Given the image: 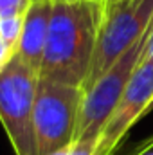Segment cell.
Instances as JSON below:
<instances>
[{
  "label": "cell",
  "instance_id": "obj_1",
  "mask_svg": "<svg viewBox=\"0 0 153 155\" xmlns=\"http://www.w3.org/2000/svg\"><path fill=\"white\" fill-rule=\"evenodd\" d=\"M105 5L106 2L96 0H52L40 79L83 88L92 67Z\"/></svg>",
  "mask_w": 153,
  "mask_h": 155
},
{
  "label": "cell",
  "instance_id": "obj_2",
  "mask_svg": "<svg viewBox=\"0 0 153 155\" xmlns=\"http://www.w3.org/2000/svg\"><path fill=\"white\" fill-rule=\"evenodd\" d=\"M151 29L153 24L105 74H101L86 90H83L85 96H83L81 110H79V117H77L74 141L99 139L101 130L105 128V124L115 110L126 85L130 83L132 76L135 74L137 67L141 65V61L144 58Z\"/></svg>",
  "mask_w": 153,
  "mask_h": 155
},
{
  "label": "cell",
  "instance_id": "obj_3",
  "mask_svg": "<svg viewBox=\"0 0 153 155\" xmlns=\"http://www.w3.org/2000/svg\"><path fill=\"white\" fill-rule=\"evenodd\" d=\"M40 74L15 56L0 72V123L16 155H38L34 141V99Z\"/></svg>",
  "mask_w": 153,
  "mask_h": 155
},
{
  "label": "cell",
  "instance_id": "obj_4",
  "mask_svg": "<svg viewBox=\"0 0 153 155\" xmlns=\"http://www.w3.org/2000/svg\"><path fill=\"white\" fill-rule=\"evenodd\" d=\"M153 24V0H106L86 90L141 38Z\"/></svg>",
  "mask_w": 153,
  "mask_h": 155
},
{
  "label": "cell",
  "instance_id": "obj_5",
  "mask_svg": "<svg viewBox=\"0 0 153 155\" xmlns=\"http://www.w3.org/2000/svg\"><path fill=\"white\" fill-rule=\"evenodd\" d=\"M83 96L85 92L81 87L38 81L33 112L38 155L54 153L74 143Z\"/></svg>",
  "mask_w": 153,
  "mask_h": 155
},
{
  "label": "cell",
  "instance_id": "obj_6",
  "mask_svg": "<svg viewBox=\"0 0 153 155\" xmlns=\"http://www.w3.org/2000/svg\"><path fill=\"white\" fill-rule=\"evenodd\" d=\"M153 103V63L141 61L130 83L126 85L115 110L106 121L97 139L96 155H114L128 130L150 112Z\"/></svg>",
  "mask_w": 153,
  "mask_h": 155
},
{
  "label": "cell",
  "instance_id": "obj_7",
  "mask_svg": "<svg viewBox=\"0 0 153 155\" xmlns=\"http://www.w3.org/2000/svg\"><path fill=\"white\" fill-rule=\"evenodd\" d=\"M50 13H52V0H33L31 2L24 16V29H22V36L18 43V51H16V56L24 60L29 67H33L38 74L47 36H49Z\"/></svg>",
  "mask_w": 153,
  "mask_h": 155
},
{
  "label": "cell",
  "instance_id": "obj_8",
  "mask_svg": "<svg viewBox=\"0 0 153 155\" xmlns=\"http://www.w3.org/2000/svg\"><path fill=\"white\" fill-rule=\"evenodd\" d=\"M24 16L25 15L0 18V40H4L15 51H18V43H20L22 29H24Z\"/></svg>",
  "mask_w": 153,
  "mask_h": 155
},
{
  "label": "cell",
  "instance_id": "obj_9",
  "mask_svg": "<svg viewBox=\"0 0 153 155\" xmlns=\"http://www.w3.org/2000/svg\"><path fill=\"white\" fill-rule=\"evenodd\" d=\"M33 0H0V18L25 15Z\"/></svg>",
  "mask_w": 153,
  "mask_h": 155
},
{
  "label": "cell",
  "instance_id": "obj_10",
  "mask_svg": "<svg viewBox=\"0 0 153 155\" xmlns=\"http://www.w3.org/2000/svg\"><path fill=\"white\" fill-rule=\"evenodd\" d=\"M96 152H97V139H86V141H74L69 155H96Z\"/></svg>",
  "mask_w": 153,
  "mask_h": 155
},
{
  "label": "cell",
  "instance_id": "obj_11",
  "mask_svg": "<svg viewBox=\"0 0 153 155\" xmlns=\"http://www.w3.org/2000/svg\"><path fill=\"white\" fill-rule=\"evenodd\" d=\"M16 56V51L13 47H9L4 40H0V72L9 65V61Z\"/></svg>",
  "mask_w": 153,
  "mask_h": 155
},
{
  "label": "cell",
  "instance_id": "obj_12",
  "mask_svg": "<svg viewBox=\"0 0 153 155\" xmlns=\"http://www.w3.org/2000/svg\"><path fill=\"white\" fill-rule=\"evenodd\" d=\"M142 61H151L153 63V29H151V35H150V40H148V47H146Z\"/></svg>",
  "mask_w": 153,
  "mask_h": 155
},
{
  "label": "cell",
  "instance_id": "obj_13",
  "mask_svg": "<svg viewBox=\"0 0 153 155\" xmlns=\"http://www.w3.org/2000/svg\"><path fill=\"white\" fill-rule=\"evenodd\" d=\"M144 152H146V146H144V141H142L141 144H137L135 148H132L126 155H144Z\"/></svg>",
  "mask_w": 153,
  "mask_h": 155
},
{
  "label": "cell",
  "instance_id": "obj_14",
  "mask_svg": "<svg viewBox=\"0 0 153 155\" xmlns=\"http://www.w3.org/2000/svg\"><path fill=\"white\" fill-rule=\"evenodd\" d=\"M70 146H72V144H70ZM70 146L61 148V150H58V152H54V153H49V155H69V152H70Z\"/></svg>",
  "mask_w": 153,
  "mask_h": 155
},
{
  "label": "cell",
  "instance_id": "obj_15",
  "mask_svg": "<svg viewBox=\"0 0 153 155\" xmlns=\"http://www.w3.org/2000/svg\"><path fill=\"white\" fill-rule=\"evenodd\" d=\"M151 110H153V103L150 105V112H151ZM150 112H148V114H150Z\"/></svg>",
  "mask_w": 153,
  "mask_h": 155
},
{
  "label": "cell",
  "instance_id": "obj_16",
  "mask_svg": "<svg viewBox=\"0 0 153 155\" xmlns=\"http://www.w3.org/2000/svg\"><path fill=\"white\" fill-rule=\"evenodd\" d=\"M96 2H106V0H96Z\"/></svg>",
  "mask_w": 153,
  "mask_h": 155
},
{
  "label": "cell",
  "instance_id": "obj_17",
  "mask_svg": "<svg viewBox=\"0 0 153 155\" xmlns=\"http://www.w3.org/2000/svg\"><path fill=\"white\" fill-rule=\"evenodd\" d=\"M151 137H153V135H151Z\"/></svg>",
  "mask_w": 153,
  "mask_h": 155
}]
</instances>
